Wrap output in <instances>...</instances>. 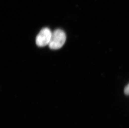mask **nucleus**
Segmentation results:
<instances>
[{
	"instance_id": "2",
	"label": "nucleus",
	"mask_w": 129,
	"mask_h": 128,
	"mask_svg": "<svg viewBox=\"0 0 129 128\" xmlns=\"http://www.w3.org/2000/svg\"><path fill=\"white\" fill-rule=\"evenodd\" d=\"M52 33L49 28H44L37 36L36 42L37 45L40 47L49 45L51 39Z\"/></svg>"
},
{
	"instance_id": "1",
	"label": "nucleus",
	"mask_w": 129,
	"mask_h": 128,
	"mask_svg": "<svg viewBox=\"0 0 129 128\" xmlns=\"http://www.w3.org/2000/svg\"><path fill=\"white\" fill-rule=\"evenodd\" d=\"M66 35L64 32L61 29H56L52 33L49 47L52 50L61 48L64 44Z\"/></svg>"
},
{
	"instance_id": "3",
	"label": "nucleus",
	"mask_w": 129,
	"mask_h": 128,
	"mask_svg": "<svg viewBox=\"0 0 129 128\" xmlns=\"http://www.w3.org/2000/svg\"><path fill=\"white\" fill-rule=\"evenodd\" d=\"M124 93L126 95H129V84L124 88Z\"/></svg>"
}]
</instances>
